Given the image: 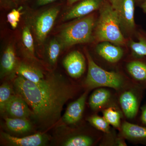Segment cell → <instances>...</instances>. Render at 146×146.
I'll use <instances>...</instances> for the list:
<instances>
[{
	"mask_svg": "<svg viewBox=\"0 0 146 146\" xmlns=\"http://www.w3.org/2000/svg\"><path fill=\"white\" fill-rule=\"evenodd\" d=\"M12 84L15 94L26 102L32 111V117L44 129L59 121L64 105L76 91L70 82L58 76H46L35 83L18 75Z\"/></svg>",
	"mask_w": 146,
	"mask_h": 146,
	"instance_id": "obj_1",
	"label": "cell"
},
{
	"mask_svg": "<svg viewBox=\"0 0 146 146\" xmlns=\"http://www.w3.org/2000/svg\"><path fill=\"white\" fill-rule=\"evenodd\" d=\"M117 13L112 5L103 3L100 8V15L96 26L95 37L99 42H109L118 46L125 44L121 31Z\"/></svg>",
	"mask_w": 146,
	"mask_h": 146,
	"instance_id": "obj_2",
	"label": "cell"
},
{
	"mask_svg": "<svg viewBox=\"0 0 146 146\" xmlns=\"http://www.w3.org/2000/svg\"><path fill=\"white\" fill-rule=\"evenodd\" d=\"M95 24V17L92 14L68 25L59 35L61 46L68 48L78 44L91 42L94 39L93 30Z\"/></svg>",
	"mask_w": 146,
	"mask_h": 146,
	"instance_id": "obj_3",
	"label": "cell"
},
{
	"mask_svg": "<svg viewBox=\"0 0 146 146\" xmlns=\"http://www.w3.org/2000/svg\"><path fill=\"white\" fill-rule=\"evenodd\" d=\"M88 61V72L84 84L86 88L92 89L106 87L119 90L124 85V80L118 73L105 70L94 62L91 55L86 52Z\"/></svg>",
	"mask_w": 146,
	"mask_h": 146,
	"instance_id": "obj_4",
	"label": "cell"
},
{
	"mask_svg": "<svg viewBox=\"0 0 146 146\" xmlns=\"http://www.w3.org/2000/svg\"><path fill=\"white\" fill-rule=\"evenodd\" d=\"M111 5L117 15L120 27L131 32L135 28L134 0H111Z\"/></svg>",
	"mask_w": 146,
	"mask_h": 146,
	"instance_id": "obj_5",
	"label": "cell"
},
{
	"mask_svg": "<svg viewBox=\"0 0 146 146\" xmlns=\"http://www.w3.org/2000/svg\"><path fill=\"white\" fill-rule=\"evenodd\" d=\"M1 138L7 145L14 146H42L46 145L48 138L44 133H37L21 138L1 132Z\"/></svg>",
	"mask_w": 146,
	"mask_h": 146,
	"instance_id": "obj_6",
	"label": "cell"
},
{
	"mask_svg": "<svg viewBox=\"0 0 146 146\" xmlns=\"http://www.w3.org/2000/svg\"><path fill=\"white\" fill-rule=\"evenodd\" d=\"M59 8L50 9L42 13L36 20L35 31L38 40L43 42L50 31L59 13Z\"/></svg>",
	"mask_w": 146,
	"mask_h": 146,
	"instance_id": "obj_7",
	"label": "cell"
},
{
	"mask_svg": "<svg viewBox=\"0 0 146 146\" xmlns=\"http://www.w3.org/2000/svg\"><path fill=\"white\" fill-rule=\"evenodd\" d=\"M63 64L68 74L74 78H78L84 73L86 61L83 55L78 51H74L67 55Z\"/></svg>",
	"mask_w": 146,
	"mask_h": 146,
	"instance_id": "obj_8",
	"label": "cell"
},
{
	"mask_svg": "<svg viewBox=\"0 0 146 146\" xmlns=\"http://www.w3.org/2000/svg\"><path fill=\"white\" fill-rule=\"evenodd\" d=\"M5 112L12 118L28 119L33 115L32 111L26 102L15 94L7 102Z\"/></svg>",
	"mask_w": 146,
	"mask_h": 146,
	"instance_id": "obj_9",
	"label": "cell"
},
{
	"mask_svg": "<svg viewBox=\"0 0 146 146\" xmlns=\"http://www.w3.org/2000/svg\"><path fill=\"white\" fill-rule=\"evenodd\" d=\"M87 95L88 92L86 91L77 100L69 104L62 118L65 123L75 124L80 121L84 111Z\"/></svg>",
	"mask_w": 146,
	"mask_h": 146,
	"instance_id": "obj_10",
	"label": "cell"
},
{
	"mask_svg": "<svg viewBox=\"0 0 146 146\" xmlns=\"http://www.w3.org/2000/svg\"><path fill=\"white\" fill-rule=\"evenodd\" d=\"M140 96L134 91H126L121 94L119 103L123 112L127 118L132 119L138 113L140 104Z\"/></svg>",
	"mask_w": 146,
	"mask_h": 146,
	"instance_id": "obj_11",
	"label": "cell"
},
{
	"mask_svg": "<svg viewBox=\"0 0 146 146\" xmlns=\"http://www.w3.org/2000/svg\"><path fill=\"white\" fill-rule=\"evenodd\" d=\"M103 0H83L71 9L64 16V21L80 18L100 8Z\"/></svg>",
	"mask_w": 146,
	"mask_h": 146,
	"instance_id": "obj_12",
	"label": "cell"
},
{
	"mask_svg": "<svg viewBox=\"0 0 146 146\" xmlns=\"http://www.w3.org/2000/svg\"><path fill=\"white\" fill-rule=\"evenodd\" d=\"M109 42H102L98 45V54L108 62L116 63L122 58L123 52L119 46L112 45Z\"/></svg>",
	"mask_w": 146,
	"mask_h": 146,
	"instance_id": "obj_13",
	"label": "cell"
},
{
	"mask_svg": "<svg viewBox=\"0 0 146 146\" xmlns=\"http://www.w3.org/2000/svg\"><path fill=\"white\" fill-rule=\"evenodd\" d=\"M121 129L123 136L127 139L146 145V126L125 121Z\"/></svg>",
	"mask_w": 146,
	"mask_h": 146,
	"instance_id": "obj_14",
	"label": "cell"
},
{
	"mask_svg": "<svg viewBox=\"0 0 146 146\" xmlns=\"http://www.w3.org/2000/svg\"><path fill=\"white\" fill-rule=\"evenodd\" d=\"M127 69L129 74L139 86H146V61L143 60H133L128 63Z\"/></svg>",
	"mask_w": 146,
	"mask_h": 146,
	"instance_id": "obj_15",
	"label": "cell"
},
{
	"mask_svg": "<svg viewBox=\"0 0 146 146\" xmlns=\"http://www.w3.org/2000/svg\"><path fill=\"white\" fill-rule=\"evenodd\" d=\"M16 58L13 47L9 46L3 54L1 63V77L11 74L17 67Z\"/></svg>",
	"mask_w": 146,
	"mask_h": 146,
	"instance_id": "obj_16",
	"label": "cell"
},
{
	"mask_svg": "<svg viewBox=\"0 0 146 146\" xmlns=\"http://www.w3.org/2000/svg\"><path fill=\"white\" fill-rule=\"evenodd\" d=\"M16 71L18 76L35 83L42 81L46 77L38 68L25 63H21L17 66Z\"/></svg>",
	"mask_w": 146,
	"mask_h": 146,
	"instance_id": "obj_17",
	"label": "cell"
},
{
	"mask_svg": "<svg viewBox=\"0 0 146 146\" xmlns=\"http://www.w3.org/2000/svg\"><path fill=\"white\" fill-rule=\"evenodd\" d=\"M6 126L11 131L14 133H27L32 129V125L28 119L5 118Z\"/></svg>",
	"mask_w": 146,
	"mask_h": 146,
	"instance_id": "obj_18",
	"label": "cell"
},
{
	"mask_svg": "<svg viewBox=\"0 0 146 146\" xmlns=\"http://www.w3.org/2000/svg\"><path fill=\"white\" fill-rule=\"evenodd\" d=\"M110 97L111 94L108 90L104 88L97 89L90 96L89 106L93 110L100 109L108 102Z\"/></svg>",
	"mask_w": 146,
	"mask_h": 146,
	"instance_id": "obj_19",
	"label": "cell"
},
{
	"mask_svg": "<svg viewBox=\"0 0 146 146\" xmlns=\"http://www.w3.org/2000/svg\"><path fill=\"white\" fill-rule=\"evenodd\" d=\"M138 42L131 41L129 46L133 54L138 57H146V31L140 30L137 34Z\"/></svg>",
	"mask_w": 146,
	"mask_h": 146,
	"instance_id": "obj_20",
	"label": "cell"
},
{
	"mask_svg": "<svg viewBox=\"0 0 146 146\" xmlns=\"http://www.w3.org/2000/svg\"><path fill=\"white\" fill-rule=\"evenodd\" d=\"M94 140L92 137L87 135H80L71 136L62 143L64 146H90L94 144Z\"/></svg>",
	"mask_w": 146,
	"mask_h": 146,
	"instance_id": "obj_21",
	"label": "cell"
},
{
	"mask_svg": "<svg viewBox=\"0 0 146 146\" xmlns=\"http://www.w3.org/2000/svg\"><path fill=\"white\" fill-rule=\"evenodd\" d=\"M14 94L13 84L11 85L5 82L0 86V111L1 114L5 112L6 105Z\"/></svg>",
	"mask_w": 146,
	"mask_h": 146,
	"instance_id": "obj_22",
	"label": "cell"
},
{
	"mask_svg": "<svg viewBox=\"0 0 146 146\" xmlns=\"http://www.w3.org/2000/svg\"><path fill=\"white\" fill-rule=\"evenodd\" d=\"M103 115L109 125L117 128H120L121 117L119 112L113 108L110 107L104 110Z\"/></svg>",
	"mask_w": 146,
	"mask_h": 146,
	"instance_id": "obj_23",
	"label": "cell"
},
{
	"mask_svg": "<svg viewBox=\"0 0 146 146\" xmlns=\"http://www.w3.org/2000/svg\"><path fill=\"white\" fill-rule=\"evenodd\" d=\"M61 44L56 39H54L50 42L48 48V59L51 65L56 63L61 50Z\"/></svg>",
	"mask_w": 146,
	"mask_h": 146,
	"instance_id": "obj_24",
	"label": "cell"
},
{
	"mask_svg": "<svg viewBox=\"0 0 146 146\" xmlns=\"http://www.w3.org/2000/svg\"><path fill=\"white\" fill-rule=\"evenodd\" d=\"M89 123L97 129L104 133H108L110 131L109 124L104 117L97 115H93L87 119Z\"/></svg>",
	"mask_w": 146,
	"mask_h": 146,
	"instance_id": "obj_25",
	"label": "cell"
},
{
	"mask_svg": "<svg viewBox=\"0 0 146 146\" xmlns=\"http://www.w3.org/2000/svg\"><path fill=\"white\" fill-rule=\"evenodd\" d=\"M24 44L31 54H34V46L33 38L29 29L28 27H25L22 34Z\"/></svg>",
	"mask_w": 146,
	"mask_h": 146,
	"instance_id": "obj_26",
	"label": "cell"
},
{
	"mask_svg": "<svg viewBox=\"0 0 146 146\" xmlns=\"http://www.w3.org/2000/svg\"><path fill=\"white\" fill-rule=\"evenodd\" d=\"M21 13L19 11L13 9L7 15V21L13 29H15L18 26V22L20 21Z\"/></svg>",
	"mask_w": 146,
	"mask_h": 146,
	"instance_id": "obj_27",
	"label": "cell"
},
{
	"mask_svg": "<svg viewBox=\"0 0 146 146\" xmlns=\"http://www.w3.org/2000/svg\"><path fill=\"white\" fill-rule=\"evenodd\" d=\"M141 119L143 124L146 126V104L141 108Z\"/></svg>",
	"mask_w": 146,
	"mask_h": 146,
	"instance_id": "obj_28",
	"label": "cell"
},
{
	"mask_svg": "<svg viewBox=\"0 0 146 146\" xmlns=\"http://www.w3.org/2000/svg\"><path fill=\"white\" fill-rule=\"evenodd\" d=\"M55 1L56 0H37V3L39 5H44Z\"/></svg>",
	"mask_w": 146,
	"mask_h": 146,
	"instance_id": "obj_29",
	"label": "cell"
},
{
	"mask_svg": "<svg viewBox=\"0 0 146 146\" xmlns=\"http://www.w3.org/2000/svg\"><path fill=\"white\" fill-rule=\"evenodd\" d=\"M141 8L144 13H146V0H144L143 2L141 5Z\"/></svg>",
	"mask_w": 146,
	"mask_h": 146,
	"instance_id": "obj_30",
	"label": "cell"
},
{
	"mask_svg": "<svg viewBox=\"0 0 146 146\" xmlns=\"http://www.w3.org/2000/svg\"><path fill=\"white\" fill-rule=\"evenodd\" d=\"M80 0H68V3L69 5H71Z\"/></svg>",
	"mask_w": 146,
	"mask_h": 146,
	"instance_id": "obj_31",
	"label": "cell"
}]
</instances>
